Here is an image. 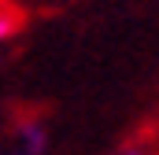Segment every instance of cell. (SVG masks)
<instances>
[{"label": "cell", "instance_id": "obj_1", "mask_svg": "<svg viewBox=\"0 0 159 155\" xmlns=\"http://www.w3.org/2000/svg\"><path fill=\"white\" fill-rule=\"evenodd\" d=\"M22 26H26V11H22L15 0H0V41L15 37Z\"/></svg>", "mask_w": 159, "mask_h": 155}, {"label": "cell", "instance_id": "obj_2", "mask_svg": "<svg viewBox=\"0 0 159 155\" xmlns=\"http://www.w3.org/2000/svg\"><path fill=\"white\" fill-rule=\"evenodd\" d=\"M122 155H148V152H144V148H126Z\"/></svg>", "mask_w": 159, "mask_h": 155}]
</instances>
